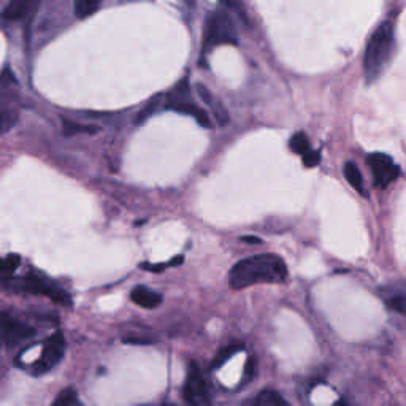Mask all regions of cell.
Listing matches in <instances>:
<instances>
[{"mask_svg":"<svg viewBox=\"0 0 406 406\" xmlns=\"http://www.w3.org/2000/svg\"><path fill=\"white\" fill-rule=\"evenodd\" d=\"M319 162H320V152L319 151H314V149L309 148L303 154V163H304V167H308V168L318 167Z\"/></svg>","mask_w":406,"mask_h":406,"instance_id":"7402d4cb","label":"cell"},{"mask_svg":"<svg viewBox=\"0 0 406 406\" xmlns=\"http://www.w3.org/2000/svg\"><path fill=\"white\" fill-rule=\"evenodd\" d=\"M183 396L190 406H202L211 400V384H208L200 366L195 362L189 364Z\"/></svg>","mask_w":406,"mask_h":406,"instance_id":"8992f818","label":"cell"},{"mask_svg":"<svg viewBox=\"0 0 406 406\" xmlns=\"http://www.w3.org/2000/svg\"><path fill=\"white\" fill-rule=\"evenodd\" d=\"M254 375H256V359L250 357L246 362V366H245V382L251 381Z\"/></svg>","mask_w":406,"mask_h":406,"instance_id":"603a6c76","label":"cell"},{"mask_svg":"<svg viewBox=\"0 0 406 406\" xmlns=\"http://www.w3.org/2000/svg\"><path fill=\"white\" fill-rule=\"evenodd\" d=\"M345 178L348 179V183L351 184L355 190H359V193H364L362 173H360L359 167L355 165L354 162H346L345 163Z\"/></svg>","mask_w":406,"mask_h":406,"instance_id":"5bb4252c","label":"cell"},{"mask_svg":"<svg viewBox=\"0 0 406 406\" xmlns=\"http://www.w3.org/2000/svg\"><path fill=\"white\" fill-rule=\"evenodd\" d=\"M163 406H173V405H163Z\"/></svg>","mask_w":406,"mask_h":406,"instance_id":"484cf974","label":"cell"},{"mask_svg":"<svg viewBox=\"0 0 406 406\" xmlns=\"http://www.w3.org/2000/svg\"><path fill=\"white\" fill-rule=\"evenodd\" d=\"M241 240L246 241V243H252V245H261L262 243V240L259 238V236H251V235L241 236Z\"/></svg>","mask_w":406,"mask_h":406,"instance_id":"cb8c5ba5","label":"cell"},{"mask_svg":"<svg viewBox=\"0 0 406 406\" xmlns=\"http://www.w3.org/2000/svg\"><path fill=\"white\" fill-rule=\"evenodd\" d=\"M102 0H75V13L78 18H89L100 8Z\"/></svg>","mask_w":406,"mask_h":406,"instance_id":"9a60e30c","label":"cell"},{"mask_svg":"<svg viewBox=\"0 0 406 406\" xmlns=\"http://www.w3.org/2000/svg\"><path fill=\"white\" fill-rule=\"evenodd\" d=\"M289 146L292 152H295V154H304L309 149V140L307 137V133L303 132H297L291 137V142Z\"/></svg>","mask_w":406,"mask_h":406,"instance_id":"e0dca14e","label":"cell"},{"mask_svg":"<svg viewBox=\"0 0 406 406\" xmlns=\"http://www.w3.org/2000/svg\"><path fill=\"white\" fill-rule=\"evenodd\" d=\"M65 349H67V343H65V336L58 332L49 340L44 343L42 355L38 357V360L33 364V375L35 376H42L49 371L51 368H54L58 365L62 357L65 355Z\"/></svg>","mask_w":406,"mask_h":406,"instance_id":"52a82bcc","label":"cell"},{"mask_svg":"<svg viewBox=\"0 0 406 406\" xmlns=\"http://www.w3.org/2000/svg\"><path fill=\"white\" fill-rule=\"evenodd\" d=\"M197 92H199L200 99L205 102V105L210 108L211 116L218 121L219 126H225V124L229 122V115L221 102L214 97V95L210 92V89H206L203 84H197Z\"/></svg>","mask_w":406,"mask_h":406,"instance_id":"30bf717a","label":"cell"},{"mask_svg":"<svg viewBox=\"0 0 406 406\" xmlns=\"http://www.w3.org/2000/svg\"><path fill=\"white\" fill-rule=\"evenodd\" d=\"M245 346L243 345H238V343H232V345H229V346H225L222 348L221 351H219V354L214 357V366H221L222 364L227 362V360L232 357V355H235L236 352H240L241 349H243Z\"/></svg>","mask_w":406,"mask_h":406,"instance_id":"ac0fdd59","label":"cell"},{"mask_svg":"<svg viewBox=\"0 0 406 406\" xmlns=\"http://www.w3.org/2000/svg\"><path fill=\"white\" fill-rule=\"evenodd\" d=\"M78 403V392L75 389H65L62 391L58 397H56L54 403L51 406H75Z\"/></svg>","mask_w":406,"mask_h":406,"instance_id":"ffe728a7","label":"cell"},{"mask_svg":"<svg viewBox=\"0 0 406 406\" xmlns=\"http://www.w3.org/2000/svg\"><path fill=\"white\" fill-rule=\"evenodd\" d=\"M250 406H291L286 402L281 393L272 389H265L261 393H257V397L252 400Z\"/></svg>","mask_w":406,"mask_h":406,"instance_id":"4fadbf2b","label":"cell"},{"mask_svg":"<svg viewBox=\"0 0 406 406\" xmlns=\"http://www.w3.org/2000/svg\"><path fill=\"white\" fill-rule=\"evenodd\" d=\"M287 279V265L276 254H257L235 263L229 275L232 289H243L254 284L283 283Z\"/></svg>","mask_w":406,"mask_h":406,"instance_id":"6da1fadb","label":"cell"},{"mask_svg":"<svg viewBox=\"0 0 406 406\" xmlns=\"http://www.w3.org/2000/svg\"><path fill=\"white\" fill-rule=\"evenodd\" d=\"M389 308H392L393 311H397L400 314H406V297L402 294H396L391 298H387Z\"/></svg>","mask_w":406,"mask_h":406,"instance_id":"44dd1931","label":"cell"},{"mask_svg":"<svg viewBox=\"0 0 406 406\" xmlns=\"http://www.w3.org/2000/svg\"><path fill=\"white\" fill-rule=\"evenodd\" d=\"M18 122V115L13 110H5L0 108V135L10 132L15 127V124Z\"/></svg>","mask_w":406,"mask_h":406,"instance_id":"2e32d148","label":"cell"},{"mask_svg":"<svg viewBox=\"0 0 406 406\" xmlns=\"http://www.w3.org/2000/svg\"><path fill=\"white\" fill-rule=\"evenodd\" d=\"M335 406H349L346 402H343V400H340V402H338Z\"/></svg>","mask_w":406,"mask_h":406,"instance_id":"d4e9b609","label":"cell"},{"mask_svg":"<svg viewBox=\"0 0 406 406\" xmlns=\"http://www.w3.org/2000/svg\"><path fill=\"white\" fill-rule=\"evenodd\" d=\"M167 108L181 113V115L193 116L202 127H205V129L211 127L210 115H208L203 108H200L199 105L194 104L193 99H190L189 86L186 81H181L177 88L173 89L170 99H168L167 102Z\"/></svg>","mask_w":406,"mask_h":406,"instance_id":"5b68a950","label":"cell"},{"mask_svg":"<svg viewBox=\"0 0 406 406\" xmlns=\"http://www.w3.org/2000/svg\"><path fill=\"white\" fill-rule=\"evenodd\" d=\"M35 335V330L31 325L21 323L13 316L0 311V340L7 346H16L21 341L29 340Z\"/></svg>","mask_w":406,"mask_h":406,"instance_id":"9c48e42d","label":"cell"},{"mask_svg":"<svg viewBox=\"0 0 406 406\" xmlns=\"http://www.w3.org/2000/svg\"><path fill=\"white\" fill-rule=\"evenodd\" d=\"M0 289L15 292V294L42 295L59 304H72L69 292L42 278H37V276H7V278H0Z\"/></svg>","mask_w":406,"mask_h":406,"instance_id":"3957f363","label":"cell"},{"mask_svg":"<svg viewBox=\"0 0 406 406\" xmlns=\"http://www.w3.org/2000/svg\"><path fill=\"white\" fill-rule=\"evenodd\" d=\"M366 162H368L370 170L373 173L377 188H387L400 177V167L392 161L391 156L382 154V152H373V154L366 157Z\"/></svg>","mask_w":406,"mask_h":406,"instance_id":"ba28073f","label":"cell"},{"mask_svg":"<svg viewBox=\"0 0 406 406\" xmlns=\"http://www.w3.org/2000/svg\"><path fill=\"white\" fill-rule=\"evenodd\" d=\"M37 0H10V3L3 10V19L18 21L29 13Z\"/></svg>","mask_w":406,"mask_h":406,"instance_id":"7c38bea8","label":"cell"},{"mask_svg":"<svg viewBox=\"0 0 406 406\" xmlns=\"http://www.w3.org/2000/svg\"><path fill=\"white\" fill-rule=\"evenodd\" d=\"M21 263V257L18 254H8V256L0 257V273H15Z\"/></svg>","mask_w":406,"mask_h":406,"instance_id":"d6986e66","label":"cell"},{"mask_svg":"<svg viewBox=\"0 0 406 406\" xmlns=\"http://www.w3.org/2000/svg\"><path fill=\"white\" fill-rule=\"evenodd\" d=\"M203 48L205 51L219 44H236L238 33H236L235 22L225 10H216L208 15L205 35H203Z\"/></svg>","mask_w":406,"mask_h":406,"instance_id":"277c9868","label":"cell"},{"mask_svg":"<svg viewBox=\"0 0 406 406\" xmlns=\"http://www.w3.org/2000/svg\"><path fill=\"white\" fill-rule=\"evenodd\" d=\"M393 48V29L391 22H382L371 35L366 44L364 58V72L366 81L371 83L380 78L384 70Z\"/></svg>","mask_w":406,"mask_h":406,"instance_id":"7a4b0ae2","label":"cell"},{"mask_svg":"<svg viewBox=\"0 0 406 406\" xmlns=\"http://www.w3.org/2000/svg\"><path fill=\"white\" fill-rule=\"evenodd\" d=\"M131 300L145 309H154L162 303V295L145 286H137L131 292Z\"/></svg>","mask_w":406,"mask_h":406,"instance_id":"8fae6325","label":"cell"}]
</instances>
